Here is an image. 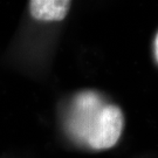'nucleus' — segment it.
<instances>
[{"label": "nucleus", "instance_id": "1", "mask_svg": "<svg viewBox=\"0 0 158 158\" xmlns=\"http://www.w3.org/2000/svg\"><path fill=\"white\" fill-rule=\"evenodd\" d=\"M124 116L116 104H104L94 91L75 96L67 129L74 138L95 150L113 148L122 135Z\"/></svg>", "mask_w": 158, "mask_h": 158}, {"label": "nucleus", "instance_id": "2", "mask_svg": "<svg viewBox=\"0 0 158 158\" xmlns=\"http://www.w3.org/2000/svg\"><path fill=\"white\" fill-rule=\"evenodd\" d=\"M72 7L69 0H31L29 13L39 21H62Z\"/></svg>", "mask_w": 158, "mask_h": 158}, {"label": "nucleus", "instance_id": "3", "mask_svg": "<svg viewBox=\"0 0 158 158\" xmlns=\"http://www.w3.org/2000/svg\"><path fill=\"white\" fill-rule=\"evenodd\" d=\"M155 52H156V57L158 60V33L157 36H156V41H155Z\"/></svg>", "mask_w": 158, "mask_h": 158}]
</instances>
